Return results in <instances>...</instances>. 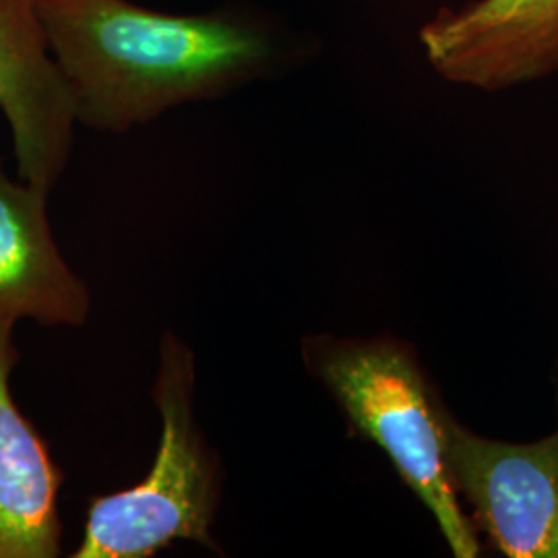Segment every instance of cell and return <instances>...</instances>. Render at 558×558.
Listing matches in <instances>:
<instances>
[{
    "mask_svg": "<svg viewBox=\"0 0 558 558\" xmlns=\"http://www.w3.org/2000/svg\"><path fill=\"white\" fill-rule=\"evenodd\" d=\"M440 77L502 92L558 73V0H472L440 9L418 34Z\"/></svg>",
    "mask_w": 558,
    "mask_h": 558,
    "instance_id": "5",
    "label": "cell"
},
{
    "mask_svg": "<svg viewBox=\"0 0 558 558\" xmlns=\"http://www.w3.org/2000/svg\"><path fill=\"white\" fill-rule=\"evenodd\" d=\"M46 201L48 191L9 179L0 163V319L77 327L92 296L60 253Z\"/></svg>",
    "mask_w": 558,
    "mask_h": 558,
    "instance_id": "7",
    "label": "cell"
},
{
    "mask_svg": "<svg viewBox=\"0 0 558 558\" xmlns=\"http://www.w3.org/2000/svg\"><path fill=\"white\" fill-rule=\"evenodd\" d=\"M154 401L161 435L147 476L89 502L73 557L149 558L177 539L218 548L220 461L195 418V354L174 333L161 338Z\"/></svg>",
    "mask_w": 558,
    "mask_h": 558,
    "instance_id": "3",
    "label": "cell"
},
{
    "mask_svg": "<svg viewBox=\"0 0 558 558\" xmlns=\"http://www.w3.org/2000/svg\"><path fill=\"white\" fill-rule=\"evenodd\" d=\"M52 52L85 126L126 133L269 73L274 38L228 13L174 15L129 0H40Z\"/></svg>",
    "mask_w": 558,
    "mask_h": 558,
    "instance_id": "1",
    "label": "cell"
},
{
    "mask_svg": "<svg viewBox=\"0 0 558 558\" xmlns=\"http://www.w3.org/2000/svg\"><path fill=\"white\" fill-rule=\"evenodd\" d=\"M15 320L0 319V558H54L62 550V474L11 393Z\"/></svg>",
    "mask_w": 558,
    "mask_h": 558,
    "instance_id": "8",
    "label": "cell"
},
{
    "mask_svg": "<svg viewBox=\"0 0 558 558\" xmlns=\"http://www.w3.org/2000/svg\"><path fill=\"white\" fill-rule=\"evenodd\" d=\"M0 110L13 133L20 180L50 193L71 158L80 117L40 0H0Z\"/></svg>",
    "mask_w": 558,
    "mask_h": 558,
    "instance_id": "6",
    "label": "cell"
},
{
    "mask_svg": "<svg viewBox=\"0 0 558 558\" xmlns=\"http://www.w3.org/2000/svg\"><path fill=\"white\" fill-rule=\"evenodd\" d=\"M447 459L470 521L507 558H558V428L532 442L488 439L449 414Z\"/></svg>",
    "mask_w": 558,
    "mask_h": 558,
    "instance_id": "4",
    "label": "cell"
},
{
    "mask_svg": "<svg viewBox=\"0 0 558 558\" xmlns=\"http://www.w3.org/2000/svg\"><path fill=\"white\" fill-rule=\"evenodd\" d=\"M302 359L352 428L379 447L428 509L451 555L478 558V530L459 500L449 470V412L435 396L416 352L391 336L320 333L302 339Z\"/></svg>",
    "mask_w": 558,
    "mask_h": 558,
    "instance_id": "2",
    "label": "cell"
}]
</instances>
